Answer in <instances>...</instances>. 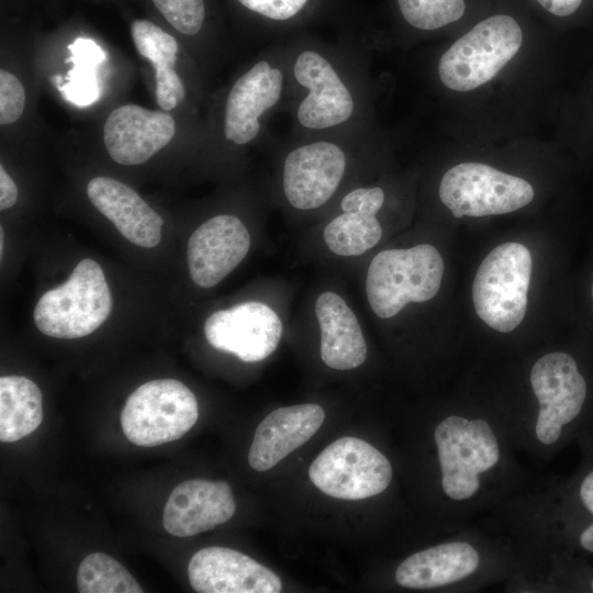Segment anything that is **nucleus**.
I'll use <instances>...</instances> for the list:
<instances>
[{"instance_id":"obj_1","label":"nucleus","mask_w":593,"mask_h":593,"mask_svg":"<svg viewBox=\"0 0 593 593\" xmlns=\"http://www.w3.org/2000/svg\"><path fill=\"white\" fill-rule=\"evenodd\" d=\"M444 260L436 247L419 244L374 256L366 277V294L381 318L395 316L407 303H422L439 291Z\"/></svg>"},{"instance_id":"obj_2","label":"nucleus","mask_w":593,"mask_h":593,"mask_svg":"<svg viewBox=\"0 0 593 593\" xmlns=\"http://www.w3.org/2000/svg\"><path fill=\"white\" fill-rule=\"evenodd\" d=\"M111 310L112 296L103 270L87 258L79 261L63 284L40 298L33 320L46 336L74 339L98 329Z\"/></svg>"},{"instance_id":"obj_3","label":"nucleus","mask_w":593,"mask_h":593,"mask_svg":"<svg viewBox=\"0 0 593 593\" xmlns=\"http://www.w3.org/2000/svg\"><path fill=\"white\" fill-rule=\"evenodd\" d=\"M522 43V29L512 16L499 14L482 20L443 54L439 79L455 91L473 90L495 77Z\"/></svg>"},{"instance_id":"obj_4","label":"nucleus","mask_w":593,"mask_h":593,"mask_svg":"<svg viewBox=\"0 0 593 593\" xmlns=\"http://www.w3.org/2000/svg\"><path fill=\"white\" fill-rule=\"evenodd\" d=\"M532 255L519 243H504L480 264L472 284L478 316L501 333L515 329L524 320L532 276Z\"/></svg>"},{"instance_id":"obj_5","label":"nucleus","mask_w":593,"mask_h":593,"mask_svg":"<svg viewBox=\"0 0 593 593\" xmlns=\"http://www.w3.org/2000/svg\"><path fill=\"white\" fill-rule=\"evenodd\" d=\"M198 417L197 399L186 384L176 379H156L131 393L120 422L131 443L153 447L179 439Z\"/></svg>"},{"instance_id":"obj_6","label":"nucleus","mask_w":593,"mask_h":593,"mask_svg":"<svg viewBox=\"0 0 593 593\" xmlns=\"http://www.w3.org/2000/svg\"><path fill=\"white\" fill-rule=\"evenodd\" d=\"M444 493L455 501L468 500L480 488L479 474L500 459L497 438L484 419L451 415L434 430Z\"/></svg>"},{"instance_id":"obj_7","label":"nucleus","mask_w":593,"mask_h":593,"mask_svg":"<svg viewBox=\"0 0 593 593\" xmlns=\"http://www.w3.org/2000/svg\"><path fill=\"white\" fill-rule=\"evenodd\" d=\"M438 194L459 219L511 213L530 203L535 192L519 177L481 163H461L444 174Z\"/></svg>"},{"instance_id":"obj_8","label":"nucleus","mask_w":593,"mask_h":593,"mask_svg":"<svg viewBox=\"0 0 593 593\" xmlns=\"http://www.w3.org/2000/svg\"><path fill=\"white\" fill-rule=\"evenodd\" d=\"M312 483L342 500H362L383 492L392 479L388 458L369 443L342 437L327 446L309 469Z\"/></svg>"},{"instance_id":"obj_9","label":"nucleus","mask_w":593,"mask_h":593,"mask_svg":"<svg viewBox=\"0 0 593 593\" xmlns=\"http://www.w3.org/2000/svg\"><path fill=\"white\" fill-rule=\"evenodd\" d=\"M530 385L539 403L536 437L544 445H552L560 438L563 426L580 414L586 398V382L572 356L553 351L535 362Z\"/></svg>"},{"instance_id":"obj_10","label":"nucleus","mask_w":593,"mask_h":593,"mask_svg":"<svg viewBox=\"0 0 593 593\" xmlns=\"http://www.w3.org/2000/svg\"><path fill=\"white\" fill-rule=\"evenodd\" d=\"M282 331L279 315L258 301L219 310L204 323V335L212 347L233 354L245 362L269 357L277 349Z\"/></svg>"},{"instance_id":"obj_11","label":"nucleus","mask_w":593,"mask_h":593,"mask_svg":"<svg viewBox=\"0 0 593 593\" xmlns=\"http://www.w3.org/2000/svg\"><path fill=\"white\" fill-rule=\"evenodd\" d=\"M346 155L336 144L318 141L291 150L283 165V192L299 210L317 209L337 190L346 169Z\"/></svg>"},{"instance_id":"obj_12","label":"nucleus","mask_w":593,"mask_h":593,"mask_svg":"<svg viewBox=\"0 0 593 593\" xmlns=\"http://www.w3.org/2000/svg\"><path fill=\"white\" fill-rule=\"evenodd\" d=\"M250 235L235 215L221 214L202 223L188 240L187 259L192 281L212 288L227 277L245 258Z\"/></svg>"},{"instance_id":"obj_13","label":"nucleus","mask_w":593,"mask_h":593,"mask_svg":"<svg viewBox=\"0 0 593 593\" xmlns=\"http://www.w3.org/2000/svg\"><path fill=\"white\" fill-rule=\"evenodd\" d=\"M188 578L199 593H278L280 578L250 557L226 547H206L188 564Z\"/></svg>"},{"instance_id":"obj_14","label":"nucleus","mask_w":593,"mask_h":593,"mask_svg":"<svg viewBox=\"0 0 593 593\" xmlns=\"http://www.w3.org/2000/svg\"><path fill=\"white\" fill-rule=\"evenodd\" d=\"M293 72L296 81L307 89L296 112L302 126L323 130L350 119L355 110L353 96L323 55L303 51L296 57Z\"/></svg>"},{"instance_id":"obj_15","label":"nucleus","mask_w":593,"mask_h":593,"mask_svg":"<svg viewBox=\"0 0 593 593\" xmlns=\"http://www.w3.org/2000/svg\"><path fill=\"white\" fill-rule=\"evenodd\" d=\"M176 133L175 120L136 104L113 110L103 127L110 157L121 165H139L164 148Z\"/></svg>"},{"instance_id":"obj_16","label":"nucleus","mask_w":593,"mask_h":593,"mask_svg":"<svg viewBox=\"0 0 593 593\" xmlns=\"http://www.w3.org/2000/svg\"><path fill=\"white\" fill-rule=\"evenodd\" d=\"M235 510L227 482L187 480L170 493L164 507L163 525L172 536H193L226 523Z\"/></svg>"},{"instance_id":"obj_17","label":"nucleus","mask_w":593,"mask_h":593,"mask_svg":"<svg viewBox=\"0 0 593 593\" xmlns=\"http://www.w3.org/2000/svg\"><path fill=\"white\" fill-rule=\"evenodd\" d=\"M283 88V74L266 60L256 63L230 90L224 113V136L244 145L260 131L259 118L276 105Z\"/></svg>"},{"instance_id":"obj_18","label":"nucleus","mask_w":593,"mask_h":593,"mask_svg":"<svg viewBox=\"0 0 593 593\" xmlns=\"http://www.w3.org/2000/svg\"><path fill=\"white\" fill-rule=\"evenodd\" d=\"M324 410L307 403L279 407L257 426L248 454L249 466L267 471L305 444L322 426Z\"/></svg>"},{"instance_id":"obj_19","label":"nucleus","mask_w":593,"mask_h":593,"mask_svg":"<svg viewBox=\"0 0 593 593\" xmlns=\"http://www.w3.org/2000/svg\"><path fill=\"white\" fill-rule=\"evenodd\" d=\"M87 194L132 244L145 248L159 244L164 220L131 187L110 177H96L89 181Z\"/></svg>"},{"instance_id":"obj_20","label":"nucleus","mask_w":593,"mask_h":593,"mask_svg":"<svg viewBox=\"0 0 593 593\" xmlns=\"http://www.w3.org/2000/svg\"><path fill=\"white\" fill-rule=\"evenodd\" d=\"M384 201L379 187L357 188L340 202L343 213L324 228L323 238L329 250L338 256H358L374 247L382 236L376 215Z\"/></svg>"},{"instance_id":"obj_21","label":"nucleus","mask_w":593,"mask_h":593,"mask_svg":"<svg viewBox=\"0 0 593 593\" xmlns=\"http://www.w3.org/2000/svg\"><path fill=\"white\" fill-rule=\"evenodd\" d=\"M315 315L321 329V358L336 370L361 366L367 357V344L359 322L335 292L325 291L315 301Z\"/></svg>"},{"instance_id":"obj_22","label":"nucleus","mask_w":593,"mask_h":593,"mask_svg":"<svg viewBox=\"0 0 593 593\" xmlns=\"http://www.w3.org/2000/svg\"><path fill=\"white\" fill-rule=\"evenodd\" d=\"M480 563L478 551L468 542L451 541L415 552L395 571L403 588L433 589L460 581L472 574Z\"/></svg>"},{"instance_id":"obj_23","label":"nucleus","mask_w":593,"mask_h":593,"mask_svg":"<svg viewBox=\"0 0 593 593\" xmlns=\"http://www.w3.org/2000/svg\"><path fill=\"white\" fill-rule=\"evenodd\" d=\"M40 388L22 376L0 378V440L12 443L33 433L42 423Z\"/></svg>"},{"instance_id":"obj_24","label":"nucleus","mask_w":593,"mask_h":593,"mask_svg":"<svg viewBox=\"0 0 593 593\" xmlns=\"http://www.w3.org/2000/svg\"><path fill=\"white\" fill-rule=\"evenodd\" d=\"M70 56L66 59L74 67L57 88L64 99L77 107H87L100 98L97 67L104 58V52L92 40L78 37L68 45Z\"/></svg>"},{"instance_id":"obj_25","label":"nucleus","mask_w":593,"mask_h":593,"mask_svg":"<svg viewBox=\"0 0 593 593\" xmlns=\"http://www.w3.org/2000/svg\"><path fill=\"white\" fill-rule=\"evenodd\" d=\"M80 593H142L134 577L115 559L103 552L88 555L77 572Z\"/></svg>"},{"instance_id":"obj_26","label":"nucleus","mask_w":593,"mask_h":593,"mask_svg":"<svg viewBox=\"0 0 593 593\" xmlns=\"http://www.w3.org/2000/svg\"><path fill=\"white\" fill-rule=\"evenodd\" d=\"M131 34L137 52L155 70L175 68L178 43L174 36L147 20L134 21Z\"/></svg>"},{"instance_id":"obj_27","label":"nucleus","mask_w":593,"mask_h":593,"mask_svg":"<svg viewBox=\"0 0 593 593\" xmlns=\"http://www.w3.org/2000/svg\"><path fill=\"white\" fill-rule=\"evenodd\" d=\"M405 21L419 30H436L459 20L465 0H398Z\"/></svg>"},{"instance_id":"obj_28","label":"nucleus","mask_w":593,"mask_h":593,"mask_svg":"<svg viewBox=\"0 0 593 593\" xmlns=\"http://www.w3.org/2000/svg\"><path fill=\"white\" fill-rule=\"evenodd\" d=\"M153 2L180 33L194 35L201 30L205 16L203 0H153Z\"/></svg>"},{"instance_id":"obj_29","label":"nucleus","mask_w":593,"mask_h":593,"mask_svg":"<svg viewBox=\"0 0 593 593\" xmlns=\"http://www.w3.org/2000/svg\"><path fill=\"white\" fill-rule=\"evenodd\" d=\"M25 105V91L11 72L0 70V123L11 124L20 119Z\"/></svg>"},{"instance_id":"obj_30","label":"nucleus","mask_w":593,"mask_h":593,"mask_svg":"<svg viewBox=\"0 0 593 593\" xmlns=\"http://www.w3.org/2000/svg\"><path fill=\"white\" fill-rule=\"evenodd\" d=\"M155 93L158 105L170 111L184 98V86L175 68L155 70Z\"/></svg>"},{"instance_id":"obj_31","label":"nucleus","mask_w":593,"mask_h":593,"mask_svg":"<svg viewBox=\"0 0 593 593\" xmlns=\"http://www.w3.org/2000/svg\"><path fill=\"white\" fill-rule=\"evenodd\" d=\"M244 7L268 19L283 21L298 14L307 0H238Z\"/></svg>"},{"instance_id":"obj_32","label":"nucleus","mask_w":593,"mask_h":593,"mask_svg":"<svg viewBox=\"0 0 593 593\" xmlns=\"http://www.w3.org/2000/svg\"><path fill=\"white\" fill-rule=\"evenodd\" d=\"M580 499L586 510L593 515V470L581 482ZM580 545L584 550L593 552V524L581 533Z\"/></svg>"},{"instance_id":"obj_33","label":"nucleus","mask_w":593,"mask_h":593,"mask_svg":"<svg viewBox=\"0 0 593 593\" xmlns=\"http://www.w3.org/2000/svg\"><path fill=\"white\" fill-rule=\"evenodd\" d=\"M18 199V189L12 180V178L9 176V174L4 170L3 166L0 167V209L1 211L10 209L13 206Z\"/></svg>"},{"instance_id":"obj_34","label":"nucleus","mask_w":593,"mask_h":593,"mask_svg":"<svg viewBox=\"0 0 593 593\" xmlns=\"http://www.w3.org/2000/svg\"><path fill=\"white\" fill-rule=\"evenodd\" d=\"M550 13L557 16L572 14L581 4L582 0H537Z\"/></svg>"},{"instance_id":"obj_35","label":"nucleus","mask_w":593,"mask_h":593,"mask_svg":"<svg viewBox=\"0 0 593 593\" xmlns=\"http://www.w3.org/2000/svg\"><path fill=\"white\" fill-rule=\"evenodd\" d=\"M2 247H3V230L1 227V236H0V251L2 254Z\"/></svg>"},{"instance_id":"obj_36","label":"nucleus","mask_w":593,"mask_h":593,"mask_svg":"<svg viewBox=\"0 0 593 593\" xmlns=\"http://www.w3.org/2000/svg\"><path fill=\"white\" fill-rule=\"evenodd\" d=\"M591 591L593 592V580L591 582Z\"/></svg>"},{"instance_id":"obj_37","label":"nucleus","mask_w":593,"mask_h":593,"mask_svg":"<svg viewBox=\"0 0 593 593\" xmlns=\"http://www.w3.org/2000/svg\"><path fill=\"white\" fill-rule=\"evenodd\" d=\"M592 299H593V284H592Z\"/></svg>"}]
</instances>
